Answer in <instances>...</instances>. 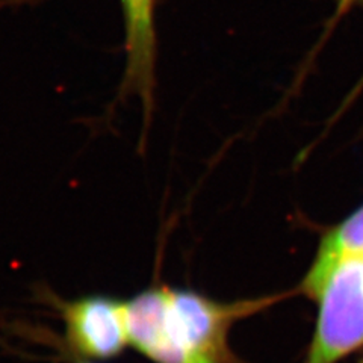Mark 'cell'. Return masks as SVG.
<instances>
[{
	"label": "cell",
	"mask_w": 363,
	"mask_h": 363,
	"mask_svg": "<svg viewBox=\"0 0 363 363\" xmlns=\"http://www.w3.org/2000/svg\"><path fill=\"white\" fill-rule=\"evenodd\" d=\"M124 21L126 67L120 97H138L144 111V132L150 124L156 96L157 37L155 11L157 0H118Z\"/></svg>",
	"instance_id": "4"
},
{
	"label": "cell",
	"mask_w": 363,
	"mask_h": 363,
	"mask_svg": "<svg viewBox=\"0 0 363 363\" xmlns=\"http://www.w3.org/2000/svg\"><path fill=\"white\" fill-rule=\"evenodd\" d=\"M362 257V264H363V256H360Z\"/></svg>",
	"instance_id": "7"
},
{
	"label": "cell",
	"mask_w": 363,
	"mask_h": 363,
	"mask_svg": "<svg viewBox=\"0 0 363 363\" xmlns=\"http://www.w3.org/2000/svg\"><path fill=\"white\" fill-rule=\"evenodd\" d=\"M356 256H363V204L324 235L313 264L303 280L304 294L313 298L328 268L339 259Z\"/></svg>",
	"instance_id": "5"
},
{
	"label": "cell",
	"mask_w": 363,
	"mask_h": 363,
	"mask_svg": "<svg viewBox=\"0 0 363 363\" xmlns=\"http://www.w3.org/2000/svg\"><path fill=\"white\" fill-rule=\"evenodd\" d=\"M360 363H363V360H362V362H360Z\"/></svg>",
	"instance_id": "8"
},
{
	"label": "cell",
	"mask_w": 363,
	"mask_h": 363,
	"mask_svg": "<svg viewBox=\"0 0 363 363\" xmlns=\"http://www.w3.org/2000/svg\"><path fill=\"white\" fill-rule=\"evenodd\" d=\"M67 342L79 356L108 360L130 345L126 301L111 297H84L64 304Z\"/></svg>",
	"instance_id": "3"
},
{
	"label": "cell",
	"mask_w": 363,
	"mask_h": 363,
	"mask_svg": "<svg viewBox=\"0 0 363 363\" xmlns=\"http://www.w3.org/2000/svg\"><path fill=\"white\" fill-rule=\"evenodd\" d=\"M247 306L186 289H145L126 301L130 345L156 363H225L227 333Z\"/></svg>",
	"instance_id": "1"
},
{
	"label": "cell",
	"mask_w": 363,
	"mask_h": 363,
	"mask_svg": "<svg viewBox=\"0 0 363 363\" xmlns=\"http://www.w3.org/2000/svg\"><path fill=\"white\" fill-rule=\"evenodd\" d=\"M313 300L320 315L304 363H336L363 345L362 257L335 262L318 286Z\"/></svg>",
	"instance_id": "2"
},
{
	"label": "cell",
	"mask_w": 363,
	"mask_h": 363,
	"mask_svg": "<svg viewBox=\"0 0 363 363\" xmlns=\"http://www.w3.org/2000/svg\"><path fill=\"white\" fill-rule=\"evenodd\" d=\"M340 2H342V4H353L354 0H340Z\"/></svg>",
	"instance_id": "6"
}]
</instances>
